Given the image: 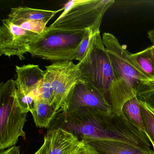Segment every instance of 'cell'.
Instances as JSON below:
<instances>
[{
  "instance_id": "18",
  "label": "cell",
  "mask_w": 154,
  "mask_h": 154,
  "mask_svg": "<svg viewBox=\"0 0 154 154\" xmlns=\"http://www.w3.org/2000/svg\"><path fill=\"white\" fill-rule=\"evenodd\" d=\"M94 35L90 30L88 31L79 46L76 54L75 60L80 62L84 58L89 48L90 41Z\"/></svg>"
},
{
  "instance_id": "5",
  "label": "cell",
  "mask_w": 154,
  "mask_h": 154,
  "mask_svg": "<svg viewBox=\"0 0 154 154\" xmlns=\"http://www.w3.org/2000/svg\"><path fill=\"white\" fill-rule=\"evenodd\" d=\"M17 87L11 79L0 85V149L16 146L20 137L26 138L23 130L27 113L20 107L17 98Z\"/></svg>"
},
{
  "instance_id": "13",
  "label": "cell",
  "mask_w": 154,
  "mask_h": 154,
  "mask_svg": "<svg viewBox=\"0 0 154 154\" xmlns=\"http://www.w3.org/2000/svg\"><path fill=\"white\" fill-rule=\"evenodd\" d=\"M30 112L37 127L48 128L57 112L53 105L38 98L35 101Z\"/></svg>"
},
{
  "instance_id": "22",
  "label": "cell",
  "mask_w": 154,
  "mask_h": 154,
  "mask_svg": "<svg viewBox=\"0 0 154 154\" xmlns=\"http://www.w3.org/2000/svg\"><path fill=\"white\" fill-rule=\"evenodd\" d=\"M147 37L150 42L154 45V29L149 30L147 32Z\"/></svg>"
},
{
  "instance_id": "25",
  "label": "cell",
  "mask_w": 154,
  "mask_h": 154,
  "mask_svg": "<svg viewBox=\"0 0 154 154\" xmlns=\"http://www.w3.org/2000/svg\"></svg>"
},
{
  "instance_id": "6",
  "label": "cell",
  "mask_w": 154,
  "mask_h": 154,
  "mask_svg": "<svg viewBox=\"0 0 154 154\" xmlns=\"http://www.w3.org/2000/svg\"><path fill=\"white\" fill-rule=\"evenodd\" d=\"M53 88L54 98L52 105L57 112L62 108L77 82L80 72L72 61L55 62L45 66Z\"/></svg>"
},
{
  "instance_id": "23",
  "label": "cell",
  "mask_w": 154,
  "mask_h": 154,
  "mask_svg": "<svg viewBox=\"0 0 154 154\" xmlns=\"http://www.w3.org/2000/svg\"><path fill=\"white\" fill-rule=\"evenodd\" d=\"M152 51H153V56H154V45H152ZM153 77L154 78V75H153Z\"/></svg>"
},
{
  "instance_id": "9",
  "label": "cell",
  "mask_w": 154,
  "mask_h": 154,
  "mask_svg": "<svg viewBox=\"0 0 154 154\" xmlns=\"http://www.w3.org/2000/svg\"><path fill=\"white\" fill-rule=\"evenodd\" d=\"M82 141L73 134L62 128L48 129L44 142L35 154H71Z\"/></svg>"
},
{
  "instance_id": "1",
  "label": "cell",
  "mask_w": 154,
  "mask_h": 154,
  "mask_svg": "<svg viewBox=\"0 0 154 154\" xmlns=\"http://www.w3.org/2000/svg\"><path fill=\"white\" fill-rule=\"evenodd\" d=\"M76 66L81 80L99 90L111 106L112 111L121 115L126 100L100 32L93 36L84 58Z\"/></svg>"
},
{
  "instance_id": "7",
  "label": "cell",
  "mask_w": 154,
  "mask_h": 154,
  "mask_svg": "<svg viewBox=\"0 0 154 154\" xmlns=\"http://www.w3.org/2000/svg\"><path fill=\"white\" fill-rule=\"evenodd\" d=\"M0 27V56L10 57H17L25 59L29 46L42 35H38L21 28L12 23L8 18L2 20ZM43 35V34H42Z\"/></svg>"
},
{
  "instance_id": "3",
  "label": "cell",
  "mask_w": 154,
  "mask_h": 154,
  "mask_svg": "<svg viewBox=\"0 0 154 154\" xmlns=\"http://www.w3.org/2000/svg\"><path fill=\"white\" fill-rule=\"evenodd\" d=\"M112 0H72L64 6L63 13L50 29L68 30H89L94 35L100 29L105 12Z\"/></svg>"
},
{
  "instance_id": "19",
  "label": "cell",
  "mask_w": 154,
  "mask_h": 154,
  "mask_svg": "<svg viewBox=\"0 0 154 154\" xmlns=\"http://www.w3.org/2000/svg\"><path fill=\"white\" fill-rule=\"evenodd\" d=\"M137 97L139 100L145 103L154 112V87L139 94Z\"/></svg>"
},
{
  "instance_id": "20",
  "label": "cell",
  "mask_w": 154,
  "mask_h": 154,
  "mask_svg": "<svg viewBox=\"0 0 154 154\" xmlns=\"http://www.w3.org/2000/svg\"><path fill=\"white\" fill-rule=\"evenodd\" d=\"M71 154H99L93 147L89 143L82 140L78 148Z\"/></svg>"
},
{
  "instance_id": "2",
  "label": "cell",
  "mask_w": 154,
  "mask_h": 154,
  "mask_svg": "<svg viewBox=\"0 0 154 154\" xmlns=\"http://www.w3.org/2000/svg\"><path fill=\"white\" fill-rule=\"evenodd\" d=\"M102 39L126 101L154 86V79L141 69L115 36L104 33Z\"/></svg>"
},
{
  "instance_id": "8",
  "label": "cell",
  "mask_w": 154,
  "mask_h": 154,
  "mask_svg": "<svg viewBox=\"0 0 154 154\" xmlns=\"http://www.w3.org/2000/svg\"><path fill=\"white\" fill-rule=\"evenodd\" d=\"M84 107L104 112L112 111L111 106L101 93L91 85L80 79L60 110L66 112Z\"/></svg>"
},
{
  "instance_id": "15",
  "label": "cell",
  "mask_w": 154,
  "mask_h": 154,
  "mask_svg": "<svg viewBox=\"0 0 154 154\" xmlns=\"http://www.w3.org/2000/svg\"><path fill=\"white\" fill-rule=\"evenodd\" d=\"M131 56L141 69L154 79V58L152 46L140 52L131 54Z\"/></svg>"
},
{
  "instance_id": "24",
  "label": "cell",
  "mask_w": 154,
  "mask_h": 154,
  "mask_svg": "<svg viewBox=\"0 0 154 154\" xmlns=\"http://www.w3.org/2000/svg\"><path fill=\"white\" fill-rule=\"evenodd\" d=\"M153 151H154V150H153Z\"/></svg>"
},
{
  "instance_id": "17",
  "label": "cell",
  "mask_w": 154,
  "mask_h": 154,
  "mask_svg": "<svg viewBox=\"0 0 154 154\" xmlns=\"http://www.w3.org/2000/svg\"><path fill=\"white\" fill-rule=\"evenodd\" d=\"M38 98L52 105L54 93L49 76L46 71L45 76L38 88Z\"/></svg>"
},
{
  "instance_id": "4",
  "label": "cell",
  "mask_w": 154,
  "mask_h": 154,
  "mask_svg": "<svg viewBox=\"0 0 154 154\" xmlns=\"http://www.w3.org/2000/svg\"><path fill=\"white\" fill-rule=\"evenodd\" d=\"M89 30L50 29L29 46L32 57L59 62L75 60L80 44Z\"/></svg>"
},
{
  "instance_id": "21",
  "label": "cell",
  "mask_w": 154,
  "mask_h": 154,
  "mask_svg": "<svg viewBox=\"0 0 154 154\" xmlns=\"http://www.w3.org/2000/svg\"><path fill=\"white\" fill-rule=\"evenodd\" d=\"M20 147L15 146L9 148L6 150H1L0 154H20Z\"/></svg>"
},
{
  "instance_id": "11",
  "label": "cell",
  "mask_w": 154,
  "mask_h": 154,
  "mask_svg": "<svg viewBox=\"0 0 154 154\" xmlns=\"http://www.w3.org/2000/svg\"><path fill=\"white\" fill-rule=\"evenodd\" d=\"M94 148L99 154H154L125 142L115 140H95L86 142Z\"/></svg>"
},
{
  "instance_id": "12",
  "label": "cell",
  "mask_w": 154,
  "mask_h": 154,
  "mask_svg": "<svg viewBox=\"0 0 154 154\" xmlns=\"http://www.w3.org/2000/svg\"><path fill=\"white\" fill-rule=\"evenodd\" d=\"M64 10V8L55 11L31 8L28 7L12 8L8 18L14 24L22 21H48L58 12Z\"/></svg>"
},
{
  "instance_id": "10",
  "label": "cell",
  "mask_w": 154,
  "mask_h": 154,
  "mask_svg": "<svg viewBox=\"0 0 154 154\" xmlns=\"http://www.w3.org/2000/svg\"><path fill=\"white\" fill-rule=\"evenodd\" d=\"M17 78L15 82L17 90L38 98V88L45 73L37 65H24L16 66Z\"/></svg>"
},
{
  "instance_id": "16",
  "label": "cell",
  "mask_w": 154,
  "mask_h": 154,
  "mask_svg": "<svg viewBox=\"0 0 154 154\" xmlns=\"http://www.w3.org/2000/svg\"><path fill=\"white\" fill-rule=\"evenodd\" d=\"M138 100L146 134L152 144L154 150V112L145 103Z\"/></svg>"
},
{
  "instance_id": "14",
  "label": "cell",
  "mask_w": 154,
  "mask_h": 154,
  "mask_svg": "<svg viewBox=\"0 0 154 154\" xmlns=\"http://www.w3.org/2000/svg\"><path fill=\"white\" fill-rule=\"evenodd\" d=\"M122 112L130 123L146 134L139 100L137 96L128 100L124 103Z\"/></svg>"
}]
</instances>
